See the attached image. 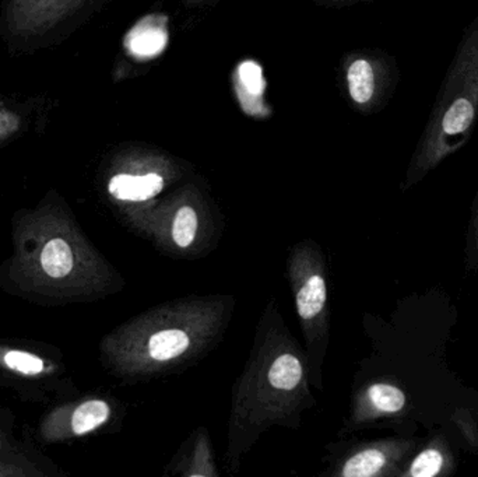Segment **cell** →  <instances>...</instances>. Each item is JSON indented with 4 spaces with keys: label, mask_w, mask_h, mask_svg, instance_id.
Returning <instances> with one entry per match:
<instances>
[{
    "label": "cell",
    "mask_w": 478,
    "mask_h": 477,
    "mask_svg": "<svg viewBox=\"0 0 478 477\" xmlns=\"http://www.w3.org/2000/svg\"><path fill=\"white\" fill-rule=\"evenodd\" d=\"M478 122V15L466 26L411 155L403 191L461 152Z\"/></svg>",
    "instance_id": "obj_1"
},
{
    "label": "cell",
    "mask_w": 478,
    "mask_h": 477,
    "mask_svg": "<svg viewBox=\"0 0 478 477\" xmlns=\"http://www.w3.org/2000/svg\"><path fill=\"white\" fill-rule=\"evenodd\" d=\"M343 79L354 110L372 115L387 107L400 81L395 58L379 49L351 52L343 63Z\"/></svg>",
    "instance_id": "obj_2"
},
{
    "label": "cell",
    "mask_w": 478,
    "mask_h": 477,
    "mask_svg": "<svg viewBox=\"0 0 478 477\" xmlns=\"http://www.w3.org/2000/svg\"><path fill=\"white\" fill-rule=\"evenodd\" d=\"M417 447L420 444L416 440H401L385 447L366 448L345 462L342 474L345 477H372L398 471L401 461H408Z\"/></svg>",
    "instance_id": "obj_3"
},
{
    "label": "cell",
    "mask_w": 478,
    "mask_h": 477,
    "mask_svg": "<svg viewBox=\"0 0 478 477\" xmlns=\"http://www.w3.org/2000/svg\"><path fill=\"white\" fill-rule=\"evenodd\" d=\"M164 160L155 158L153 164L142 173H121L111 178L108 191L113 197L125 202H144L163 192L165 176L160 167Z\"/></svg>",
    "instance_id": "obj_4"
},
{
    "label": "cell",
    "mask_w": 478,
    "mask_h": 477,
    "mask_svg": "<svg viewBox=\"0 0 478 477\" xmlns=\"http://www.w3.org/2000/svg\"><path fill=\"white\" fill-rule=\"evenodd\" d=\"M456 469V461L443 436L437 434L419 452L414 453L406 469L401 471L404 477L449 476Z\"/></svg>",
    "instance_id": "obj_5"
},
{
    "label": "cell",
    "mask_w": 478,
    "mask_h": 477,
    "mask_svg": "<svg viewBox=\"0 0 478 477\" xmlns=\"http://www.w3.org/2000/svg\"><path fill=\"white\" fill-rule=\"evenodd\" d=\"M366 399L377 415L398 416L408 410V394L395 384L377 382L366 391Z\"/></svg>",
    "instance_id": "obj_6"
},
{
    "label": "cell",
    "mask_w": 478,
    "mask_h": 477,
    "mask_svg": "<svg viewBox=\"0 0 478 477\" xmlns=\"http://www.w3.org/2000/svg\"><path fill=\"white\" fill-rule=\"evenodd\" d=\"M189 347V336L181 329H166L152 336L150 355L155 361H168L178 357Z\"/></svg>",
    "instance_id": "obj_7"
},
{
    "label": "cell",
    "mask_w": 478,
    "mask_h": 477,
    "mask_svg": "<svg viewBox=\"0 0 478 477\" xmlns=\"http://www.w3.org/2000/svg\"><path fill=\"white\" fill-rule=\"evenodd\" d=\"M326 283L322 276L309 279L297 294V310L303 320H313L326 304Z\"/></svg>",
    "instance_id": "obj_8"
},
{
    "label": "cell",
    "mask_w": 478,
    "mask_h": 477,
    "mask_svg": "<svg viewBox=\"0 0 478 477\" xmlns=\"http://www.w3.org/2000/svg\"><path fill=\"white\" fill-rule=\"evenodd\" d=\"M41 262L42 268L51 278H63L73 268V252L65 239H51L44 247Z\"/></svg>",
    "instance_id": "obj_9"
},
{
    "label": "cell",
    "mask_w": 478,
    "mask_h": 477,
    "mask_svg": "<svg viewBox=\"0 0 478 477\" xmlns=\"http://www.w3.org/2000/svg\"><path fill=\"white\" fill-rule=\"evenodd\" d=\"M110 406L104 400H89L76 408L71 419V429L78 436L90 433L110 418Z\"/></svg>",
    "instance_id": "obj_10"
},
{
    "label": "cell",
    "mask_w": 478,
    "mask_h": 477,
    "mask_svg": "<svg viewBox=\"0 0 478 477\" xmlns=\"http://www.w3.org/2000/svg\"><path fill=\"white\" fill-rule=\"evenodd\" d=\"M303 378V366L292 355H282L274 360L269 371V381L274 388L292 391Z\"/></svg>",
    "instance_id": "obj_11"
},
{
    "label": "cell",
    "mask_w": 478,
    "mask_h": 477,
    "mask_svg": "<svg viewBox=\"0 0 478 477\" xmlns=\"http://www.w3.org/2000/svg\"><path fill=\"white\" fill-rule=\"evenodd\" d=\"M197 231V215L192 207H184L176 212L173 226L174 241L178 247L186 248L194 242Z\"/></svg>",
    "instance_id": "obj_12"
},
{
    "label": "cell",
    "mask_w": 478,
    "mask_h": 477,
    "mask_svg": "<svg viewBox=\"0 0 478 477\" xmlns=\"http://www.w3.org/2000/svg\"><path fill=\"white\" fill-rule=\"evenodd\" d=\"M466 269L467 271L478 269V192L473 203L472 216L466 236Z\"/></svg>",
    "instance_id": "obj_13"
},
{
    "label": "cell",
    "mask_w": 478,
    "mask_h": 477,
    "mask_svg": "<svg viewBox=\"0 0 478 477\" xmlns=\"http://www.w3.org/2000/svg\"><path fill=\"white\" fill-rule=\"evenodd\" d=\"M5 363L12 370L23 374H38L44 370V363L37 355L24 352H9L5 355Z\"/></svg>",
    "instance_id": "obj_14"
},
{
    "label": "cell",
    "mask_w": 478,
    "mask_h": 477,
    "mask_svg": "<svg viewBox=\"0 0 478 477\" xmlns=\"http://www.w3.org/2000/svg\"><path fill=\"white\" fill-rule=\"evenodd\" d=\"M316 4L327 5V6H353L356 4H366V2H374V0H315Z\"/></svg>",
    "instance_id": "obj_15"
},
{
    "label": "cell",
    "mask_w": 478,
    "mask_h": 477,
    "mask_svg": "<svg viewBox=\"0 0 478 477\" xmlns=\"http://www.w3.org/2000/svg\"><path fill=\"white\" fill-rule=\"evenodd\" d=\"M211 0H184L185 6L200 7L210 4Z\"/></svg>",
    "instance_id": "obj_16"
}]
</instances>
